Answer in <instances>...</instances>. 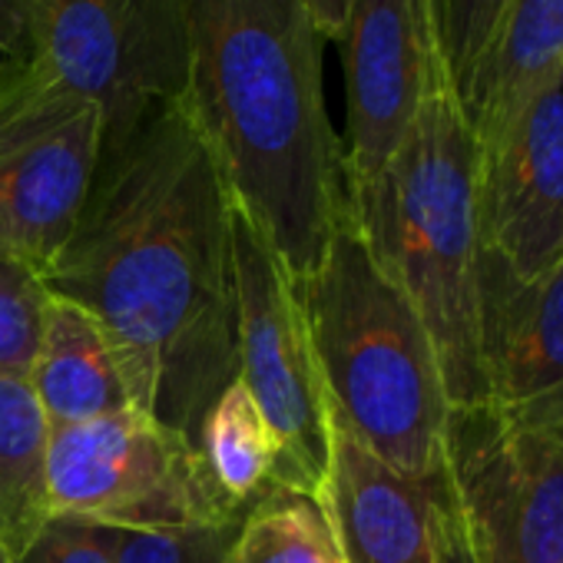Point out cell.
Returning <instances> with one entry per match:
<instances>
[{
    "instance_id": "6da1fadb",
    "label": "cell",
    "mask_w": 563,
    "mask_h": 563,
    "mask_svg": "<svg viewBox=\"0 0 563 563\" xmlns=\"http://www.w3.org/2000/svg\"><path fill=\"white\" fill-rule=\"evenodd\" d=\"M232 212L222 169L179 100L100 159L74 235L41 275L51 296L103 325L133 408L192 444L235 378Z\"/></svg>"
},
{
    "instance_id": "7a4b0ae2",
    "label": "cell",
    "mask_w": 563,
    "mask_h": 563,
    "mask_svg": "<svg viewBox=\"0 0 563 563\" xmlns=\"http://www.w3.org/2000/svg\"><path fill=\"white\" fill-rule=\"evenodd\" d=\"M183 107L235 212L302 282L352 216L345 143L325 107V37L302 0H183Z\"/></svg>"
},
{
    "instance_id": "3957f363",
    "label": "cell",
    "mask_w": 563,
    "mask_h": 563,
    "mask_svg": "<svg viewBox=\"0 0 563 563\" xmlns=\"http://www.w3.org/2000/svg\"><path fill=\"white\" fill-rule=\"evenodd\" d=\"M477 140L451 84L428 90L408 136L368 183L352 222L431 335L451 408L484 405L477 342Z\"/></svg>"
},
{
    "instance_id": "277c9868",
    "label": "cell",
    "mask_w": 563,
    "mask_h": 563,
    "mask_svg": "<svg viewBox=\"0 0 563 563\" xmlns=\"http://www.w3.org/2000/svg\"><path fill=\"white\" fill-rule=\"evenodd\" d=\"M296 296L329 411L401 474L441 477L451 401L431 335L352 216Z\"/></svg>"
},
{
    "instance_id": "5b68a950",
    "label": "cell",
    "mask_w": 563,
    "mask_h": 563,
    "mask_svg": "<svg viewBox=\"0 0 563 563\" xmlns=\"http://www.w3.org/2000/svg\"><path fill=\"white\" fill-rule=\"evenodd\" d=\"M21 60L103 110V156L163 107L189 74L183 0H24Z\"/></svg>"
},
{
    "instance_id": "8992f818",
    "label": "cell",
    "mask_w": 563,
    "mask_h": 563,
    "mask_svg": "<svg viewBox=\"0 0 563 563\" xmlns=\"http://www.w3.org/2000/svg\"><path fill=\"white\" fill-rule=\"evenodd\" d=\"M47 510L117 530H183L242 520L199 448L140 408L51 428Z\"/></svg>"
},
{
    "instance_id": "52a82bcc",
    "label": "cell",
    "mask_w": 563,
    "mask_h": 563,
    "mask_svg": "<svg viewBox=\"0 0 563 563\" xmlns=\"http://www.w3.org/2000/svg\"><path fill=\"white\" fill-rule=\"evenodd\" d=\"M103 159V110L0 60V258L37 278L64 252Z\"/></svg>"
},
{
    "instance_id": "ba28073f",
    "label": "cell",
    "mask_w": 563,
    "mask_h": 563,
    "mask_svg": "<svg viewBox=\"0 0 563 563\" xmlns=\"http://www.w3.org/2000/svg\"><path fill=\"white\" fill-rule=\"evenodd\" d=\"M232 272L235 378L275 434L272 484L316 497L329 467V398L296 282L239 212H232Z\"/></svg>"
},
{
    "instance_id": "9c48e42d",
    "label": "cell",
    "mask_w": 563,
    "mask_h": 563,
    "mask_svg": "<svg viewBox=\"0 0 563 563\" xmlns=\"http://www.w3.org/2000/svg\"><path fill=\"white\" fill-rule=\"evenodd\" d=\"M444 471L474 563H563V448L494 401L451 408Z\"/></svg>"
},
{
    "instance_id": "30bf717a",
    "label": "cell",
    "mask_w": 563,
    "mask_h": 563,
    "mask_svg": "<svg viewBox=\"0 0 563 563\" xmlns=\"http://www.w3.org/2000/svg\"><path fill=\"white\" fill-rule=\"evenodd\" d=\"M345 64L349 186L368 183L408 136L431 87L448 84L415 0H355L339 37Z\"/></svg>"
},
{
    "instance_id": "8fae6325",
    "label": "cell",
    "mask_w": 563,
    "mask_h": 563,
    "mask_svg": "<svg viewBox=\"0 0 563 563\" xmlns=\"http://www.w3.org/2000/svg\"><path fill=\"white\" fill-rule=\"evenodd\" d=\"M477 150L481 249L540 275L563 258V74Z\"/></svg>"
},
{
    "instance_id": "7c38bea8",
    "label": "cell",
    "mask_w": 563,
    "mask_h": 563,
    "mask_svg": "<svg viewBox=\"0 0 563 563\" xmlns=\"http://www.w3.org/2000/svg\"><path fill=\"white\" fill-rule=\"evenodd\" d=\"M319 504L345 563H438L441 510L451 497L441 477H411L368 451L329 411V467Z\"/></svg>"
},
{
    "instance_id": "4fadbf2b",
    "label": "cell",
    "mask_w": 563,
    "mask_h": 563,
    "mask_svg": "<svg viewBox=\"0 0 563 563\" xmlns=\"http://www.w3.org/2000/svg\"><path fill=\"white\" fill-rule=\"evenodd\" d=\"M477 342L487 401L530 411L563 391V258L517 275L481 249Z\"/></svg>"
},
{
    "instance_id": "5bb4252c",
    "label": "cell",
    "mask_w": 563,
    "mask_h": 563,
    "mask_svg": "<svg viewBox=\"0 0 563 563\" xmlns=\"http://www.w3.org/2000/svg\"><path fill=\"white\" fill-rule=\"evenodd\" d=\"M563 74V0H507L481 57L457 80V107L477 140L490 143Z\"/></svg>"
},
{
    "instance_id": "9a60e30c",
    "label": "cell",
    "mask_w": 563,
    "mask_h": 563,
    "mask_svg": "<svg viewBox=\"0 0 563 563\" xmlns=\"http://www.w3.org/2000/svg\"><path fill=\"white\" fill-rule=\"evenodd\" d=\"M27 382L51 428H70L133 408L103 325L87 309L51 292L41 312L37 355Z\"/></svg>"
},
{
    "instance_id": "2e32d148",
    "label": "cell",
    "mask_w": 563,
    "mask_h": 563,
    "mask_svg": "<svg viewBox=\"0 0 563 563\" xmlns=\"http://www.w3.org/2000/svg\"><path fill=\"white\" fill-rule=\"evenodd\" d=\"M47 441L51 424L27 375L0 372V540L14 560L51 517L44 487Z\"/></svg>"
},
{
    "instance_id": "e0dca14e",
    "label": "cell",
    "mask_w": 563,
    "mask_h": 563,
    "mask_svg": "<svg viewBox=\"0 0 563 563\" xmlns=\"http://www.w3.org/2000/svg\"><path fill=\"white\" fill-rule=\"evenodd\" d=\"M196 448L212 484L235 514H245L275 487L272 474L278 461V444L239 378H232L202 415Z\"/></svg>"
},
{
    "instance_id": "ac0fdd59",
    "label": "cell",
    "mask_w": 563,
    "mask_h": 563,
    "mask_svg": "<svg viewBox=\"0 0 563 563\" xmlns=\"http://www.w3.org/2000/svg\"><path fill=\"white\" fill-rule=\"evenodd\" d=\"M222 563H345L312 494L272 487L239 520Z\"/></svg>"
},
{
    "instance_id": "d6986e66",
    "label": "cell",
    "mask_w": 563,
    "mask_h": 563,
    "mask_svg": "<svg viewBox=\"0 0 563 563\" xmlns=\"http://www.w3.org/2000/svg\"><path fill=\"white\" fill-rule=\"evenodd\" d=\"M44 302V282L31 268L0 258V372H31Z\"/></svg>"
},
{
    "instance_id": "ffe728a7",
    "label": "cell",
    "mask_w": 563,
    "mask_h": 563,
    "mask_svg": "<svg viewBox=\"0 0 563 563\" xmlns=\"http://www.w3.org/2000/svg\"><path fill=\"white\" fill-rule=\"evenodd\" d=\"M123 530L51 514L14 563H120Z\"/></svg>"
},
{
    "instance_id": "44dd1931",
    "label": "cell",
    "mask_w": 563,
    "mask_h": 563,
    "mask_svg": "<svg viewBox=\"0 0 563 563\" xmlns=\"http://www.w3.org/2000/svg\"><path fill=\"white\" fill-rule=\"evenodd\" d=\"M239 520L183 530H123L120 563H222Z\"/></svg>"
},
{
    "instance_id": "7402d4cb",
    "label": "cell",
    "mask_w": 563,
    "mask_h": 563,
    "mask_svg": "<svg viewBox=\"0 0 563 563\" xmlns=\"http://www.w3.org/2000/svg\"><path fill=\"white\" fill-rule=\"evenodd\" d=\"M507 0H438V51L451 90L481 57Z\"/></svg>"
},
{
    "instance_id": "603a6c76",
    "label": "cell",
    "mask_w": 563,
    "mask_h": 563,
    "mask_svg": "<svg viewBox=\"0 0 563 563\" xmlns=\"http://www.w3.org/2000/svg\"><path fill=\"white\" fill-rule=\"evenodd\" d=\"M438 563H474L471 560V547L464 537V523L454 504V494L448 497L444 510H441V543H438Z\"/></svg>"
},
{
    "instance_id": "cb8c5ba5",
    "label": "cell",
    "mask_w": 563,
    "mask_h": 563,
    "mask_svg": "<svg viewBox=\"0 0 563 563\" xmlns=\"http://www.w3.org/2000/svg\"><path fill=\"white\" fill-rule=\"evenodd\" d=\"M352 4H355V0H302V8L309 11V18L319 27V34L325 41H335V44H339V37L345 31Z\"/></svg>"
},
{
    "instance_id": "d4e9b609",
    "label": "cell",
    "mask_w": 563,
    "mask_h": 563,
    "mask_svg": "<svg viewBox=\"0 0 563 563\" xmlns=\"http://www.w3.org/2000/svg\"><path fill=\"white\" fill-rule=\"evenodd\" d=\"M24 34V0H0V57L21 54Z\"/></svg>"
},
{
    "instance_id": "484cf974",
    "label": "cell",
    "mask_w": 563,
    "mask_h": 563,
    "mask_svg": "<svg viewBox=\"0 0 563 563\" xmlns=\"http://www.w3.org/2000/svg\"><path fill=\"white\" fill-rule=\"evenodd\" d=\"M517 415L533 421V424H540L543 431H550L560 441V448H563V391L556 398H550V401H543V405H537L530 411H517Z\"/></svg>"
},
{
    "instance_id": "4316f807",
    "label": "cell",
    "mask_w": 563,
    "mask_h": 563,
    "mask_svg": "<svg viewBox=\"0 0 563 563\" xmlns=\"http://www.w3.org/2000/svg\"><path fill=\"white\" fill-rule=\"evenodd\" d=\"M418 4V14H421V24L431 37V44L438 47V0H415ZM441 54V51H438Z\"/></svg>"
},
{
    "instance_id": "83f0119b",
    "label": "cell",
    "mask_w": 563,
    "mask_h": 563,
    "mask_svg": "<svg viewBox=\"0 0 563 563\" xmlns=\"http://www.w3.org/2000/svg\"><path fill=\"white\" fill-rule=\"evenodd\" d=\"M0 563H14V556H11V550L4 547V540H0Z\"/></svg>"
}]
</instances>
